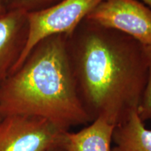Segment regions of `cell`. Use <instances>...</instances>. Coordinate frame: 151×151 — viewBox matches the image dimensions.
<instances>
[{"mask_svg":"<svg viewBox=\"0 0 151 151\" xmlns=\"http://www.w3.org/2000/svg\"><path fill=\"white\" fill-rule=\"evenodd\" d=\"M86 18L151 46V9L139 0H103Z\"/></svg>","mask_w":151,"mask_h":151,"instance_id":"5b68a950","label":"cell"},{"mask_svg":"<svg viewBox=\"0 0 151 151\" xmlns=\"http://www.w3.org/2000/svg\"><path fill=\"white\" fill-rule=\"evenodd\" d=\"M115 126L101 118L77 132H65L62 147L66 151H111Z\"/></svg>","mask_w":151,"mask_h":151,"instance_id":"52a82bcc","label":"cell"},{"mask_svg":"<svg viewBox=\"0 0 151 151\" xmlns=\"http://www.w3.org/2000/svg\"><path fill=\"white\" fill-rule=\"evenodd\" d=\"M64 132L40 117L4 116L0 121V151H47L62 146Z\"/></svg>","mask_w":151,"mask_h":151,"instance_id":"277c9868","label":"cell"},{"mask_svg":"<svg viewBox=\"0 0 151 151\" xmlns=\"http://www.w3.org/2000/svg\"><path fill=\"white\" fill-rule=\"evenodd\" d=\"M148 64V78L140 104L138 106V114L144 122L151 120V46H143Z\"/></svg>","mask_w":151,"mask_h":151,"instance_id":"30bf717a","label":"cell"},{"mask_svg":"<svg viewBox=\"0 0 151 151\" xmlns=\"http://www.w3.org/2000/svg\"><path fill=\"white\" fill-rule=\"evenodd\" d=\"M0 113L40 117L63 132L91 123L77 92L67 35L39 41L6 79L0 86Z\"/></svg>","mask_w":151,"mask_h":151,"instance_id":"7a4b0ae2","label":"cell"},{"mask_svg":"<svg viewBox=\"0 0 151 151\" xmlns=\"http://www.w3.org/2000/svg\"><path fill=\"white\" fill-rule=\"evenodd\" d=\"M111 151H151V129L145 127L137 110L115 126Z\"/></svg>","mask_w":151,"mask_h":151,"instance_id":"ba28073f","label":"cell"},{"mask_svg":"<svg viewBox=\"0 0 151 151\" xmlns=\"http://www.w3.org/2000/svg\"><path fill=\"white\" fill-rule=\"evenodd\" d=\"M2 118H3V116H2V115H1V113H0V121H1V119H2Z\"/></svg>","mask_w":151,"mask_h":151,"instance_id":"5bb4252c","label":"cell"},{"mask_svg":"<svg viewBox=\"0 0 151 151\" xmlns=\"http://www.w3.org/2000/svg\"><path fill=\"white\" fill-rule=\"evenodd\" d=\"M77 92L92 121L114 126L138 109L147 78L143 46L133 38L85 18L67 35Z\"/></svg>","mask_w":151,"mask_h":151,"instance_id":"6da1fadb","label":"cell"},{"mask_svg":"<svg viewBox=\"0 0 151 151\" xmlns=\"http://www.w3.org/2000/svg\"><path fill=\"white\" fill-rule=\"evenodd\" d=\"M102 1L63 0L44 10L27 14V43L13 72L39 41L52 35H69Z\"/></svg>","mask_w":151,"mask_h":151,"instance_id":"3957f363","label":"cell"},{"mask_svg":"<svg viewBox=\"0 0 151 151\" xmlns=\"http://www.w3.org/2000/svg\"><path fill=\"white\" fill-rule=\"evenodd\" d=\"M6 10H4V7L2 6V4H1V0H0V14L4 12Z\"/></svg>","mask_w":151,"mask_h":151,"instance_id":"4fadbf2b","label":"cell"},{"mask_svg":"<svg viewBox=\"0 0 151 151\" xmlns=\"http://www.w3.org/2000/svg\"><path fill=\"white\" fill-rule=\"evenodd\" d=\"M47 151H66V150L62 148V146H58L54 147V148L49 149V150Z\"/></svg>","mask_w":151,"mask_h":151,"instance_id":"8fae6325","label":"cell"},{"mask_svg":"<svg viewBox=\"0 0 151 151\" xmlns=\"http://www.w3.org/2000/svg\"><path fill=\"white\" fill-rule=\"evenodd\" d=\"M63 0H1L6 11L19 10L32 13L44 10Z\"/></svg>","mask_w":151,"mask_h":151,"instance_id":"9c48e42d","label":"cell"},{"mask_svg":"<svg viewBox=\"0 0 151 151\" xmlns=\"http://www.w3.org/2000/svg\"><path fill=\"white\" fill-rule=\"evenodd\" d=\"M142 3L151 9V0H141Z\"/></svg>","mask_w":151,"mask_h":151,"instance_id":"7c38bea8","label":"cell"},{"mask_svg":"<svg viewBox=\"0 0 151 151\" xmlns=\"http://www.w3.org/2000/svg\"><path fill=\"white\" fill-rule=\"evenodd\" d=\"M27 36V13L12 10L0 14V86L14 71Z\"/></svg>","mask_w":151,"mask_h":151,"instance_id":"8992f818","label":"cell"}]
</instances>
